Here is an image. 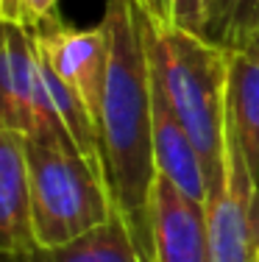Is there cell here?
Returning a JSON list of instances; mask_svg holds the SVG:
<instances>
[{"label": "cell", "instance_id": "2e32d148", "mask_svg": "<svg viewBox=\"0 0 259 262\" xmlns=\"http://www.w3.org/2000/svg\"><path fill=\"white\" fill-rule=\"evenodd\" d=\"M137 3H139V6H143V9H145V6H148V0H137Z\"/></svg>", "mask_w": 259, "mask_h": 262}, {"label": "cell", "instance_id": "30bf717a", "mask_svg": "<svg viewBox=\"0 0 259 262\" xmlns=\"http://www.w3.org/2000/svg\"><path fill=\"white\" fill-rule=\"evenodd\" d=\"M229 53V115L237 126L245 159L259 182V34Z\"/></svg>", "mask_w": 259, "mask_h": 262}, {"label": "cell", "instance_id": "6da1fadb", "mask_svg": "<svg viewBox=\"0 0 259 262\" xmlns=\"http://www.w3.org/2000/svg\"><path fill=\"white\" fill-rule=\"evenodd\" d=\"M109 73L101 106V148L109 195L128 226L143 262H153V154L151 61L137 17V0H106Z\"/></svg>", "mask_w": 259, "mask_h": 262}, {"label": "cell", "instance_id": "5bb4252c", "mask_svg": "<svg viewBox=\"0 0 259 262\" xmlns=\"http://www.w3.org/2000/svg\"><path fill=\"white\" fill-rule=\"evenodd\" d=\"M0 20L20 23V0H0Z\"/></svg>", "mask_w": 259, "mask_h": 262}, {"label": "cell", "instance_id": "8fae6325", "mask_svg": "<svg viewBox=\"0 0 259 262\" xmlns=\"http://www.w3.org/2000/svg\"><path fill=\"white\" fill-rule=\"evenodd\" d=\"M259 34V0H209L203 39L223 51H240Z\"/></svg>", "mask_w": 259, "mask_h": 262}, {"label": "cell", "instance_id": "5b68a950", "mask_svg": "<svg viewBox=\"0 0 259 262\" xmlns=\"http://www.w3.org/2000/svg\"><path fill=\"white\" fill-rule=\"evenodd\" d=\"M31 36L42 61L81 98L101 128V106L109 73V34L103 23L98 28H73L56 17L31 31Z\"/></svg>", "mask_w": 259, "mask_h": 262}, {"label": "cell", "instance_id": "9a60e30c", "mask_svg": "<svg viewBox=\"0 0 259 262\" xmlns=\"http://www.w3.org/2000/svg\"><path fill=\"white\" fill-rule=\"evenodd\" d=\"M145 9L151 11L156 20H168V0H148Z\"/></svg>", "mask_w": 259, "mask_h": 262}, {"label": "cell", "instance_id": "ba28073f", "mask_svg": "<svg viewBox=\"0 0 259 262\" xmlns=\"http://www.w3.org/2000/svg\"><path fill=\"white\" fill-rule=\"evenodd\" d=\"M39 81L34 36L20 23L3 20V56H0V123L17 134L34 131V98Z\"/></svg>", "mask_w": 259, "mask_h": 262}, {"label": "cell", "instance_id": "3957f363", "mask_svg": "<svg viewBox=\"0 0 259 262\" xmlns=\"http://www.w3.org/2000/svg\"><path fill=\"white\" fill-rule=\"evenodd\" d=\"M34 234L39 246H61L117 215L109 187L70 140L26 137Z\"/></svg>", "mask_w": 259, "mask_h": 262}, {"label": "cell", "instance_id": "9c48e42d", "mask_svg": "<svg viewBox=\"0 0 259 262\" xmlns=\"http://www.w3.org/2000/svg\"><path fill=\"white\" fill-rule=\"evenodd\" d=\"M3 262H143L120 215L61 246H36L22 254H3Z\"/></svg>", "mask_w": 259, "mask_h": 262}, {"label": "cell", "instance_id": "7c38bea8", "mask_svg": "<svg viewBox=\"0 0 259 262\" xmlns=\"http://www.w3.org/2000/svg\"><path fill=\"white\" fill-rule=\"evenodd\" d=\"M209 0H168V23L190 31L195 36L206 34Z\"/></svg>", "mask_w": 259, "mask_h": 262}, {"label": "cell", "instance_id": "8992f818", "mask_svg": "<svg viewBox=\"0 0 259 262\" xmlns=\"http://www.w3.org/2000/svg\"><path fill=\"white\" fill-rule=\"evenodd\" d=\"M153 262H212L206 207L162 173L153 184Z\"/></svg>", "mask_w": 259, "mask_h": 262}, {"label": "cell", "instance_id": "7a4b0ae2", "mask_svg": "<svg viewBox=\"0 0 259 262\" xmlns=\"http://www.w3.org/2000/svg\"><path fill=\"white\" fill-rule=\"evenodd\" d=\"M145 51L178 120L193 137L206 170L209 195L223 187V145L229 112V53L190 31L156 20L137 3Z\"/></svg>", "mask_w": 259, "mask_h": 262}, {"label": "cell", "instance_id": "4fadbf2b", "mask_svg": "<svg viewBox=\"0 0 259 262\" xmlns=\"http://www.w3.org/2000/svg\"><path fill=\"white\" fill-rule=\"evenodd\" d=\"M59 3L61 0H20V26L28 31H36L45 23L59 17Z\"/></svg>", "mask_w": 259, "mask_h": 262}, {"label": "cell", "instance_id": "277c9868", "mask_svg": "<svg viewBox=\"0 0 259 262\" xmlns=\"http://www.w3.org/2000/svg\"><path fill=\"white\" fill-rule=\"evenodd\" d=\"M212 262H259V182L226 112L223 187L206 201Z\"/></svg>", "mask_w": 259, "mask_h": 262}, {"label": "cell", "instance_id": "52a82bcc", "mask_svg": "<svg viewBox=\"0 0 259 262\" xmlns=\"http://www.w3.org/2000/svg\"><path fill=\"white\" fill-rule=\"evenodd\" d=\"M0 240L3 254H22L39 246L34 234L26 137L11 128H0Z\"/></svg>", "mask_w": 259, "mask_h": 262}]
</instances>
